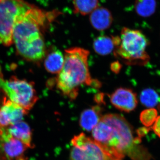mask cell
I'll use <instances>...</instances> for the list:
<instances>
[{
  "mask_svg": "<svg viewBox=\"0 0 160 160\" xmlns=\"http://www.w3.org/2000/svg\"><path fill=\"white\" fill-rule=\"evenodd\" d=\"M73 5L75 13L86 15L99 7L98 0H73Z\"/></svg>",
  "mask_w": 160,
  "mask_h": 160,
  "instance_id": "cell-16",
  "label": "cell"
},
{
  "mask_svg": "<svg viewBox=\"0 0 160 160\" xmlns=\"http://www.w3.org/2000/svg\"><path fill=\"white\" fill-rule=\"evenodd\" d=\"M120 39V44L114 51L116 57L129 65L144 66L149 62L150 58L146 51L149 41L142 32L125 27Z\"/></svg>",
  "mask_w": 160,
  "mask_h": 160,
  "instance_id": "cell-4",
  "label": "cell"
},
{
  "mask_svg": "<svg viewBox=\"0 0 160 160\" xmlns=\"http://www.w3.org/2000/svg\"><path fill=\"white\" fill-rule=\"evenodd\" d=\"M121 64L119 62H116L112 64L111 68L112 70L115 73H118L121 70Z\"/></svg>",
  "mask_w": 160,
  "mask_h": 160,
  "instance_id": "cell-21",
  "label": "cell"
},
{
  "mask_svg": "<svg viewBox=\"0 0 160 160\" xmlns=\"http://www.w3.org/2000/svg\"><path fill=\"white\" fill-rule=\"evenodd\" d=\"M150 129L146 128V127L139 128L137 131V133L138 136L140 138H142L144 135H145L148 133V132L149 131Z\"/></svg>",
  "mask_w": 160,
  "mask_h": 160,
  "instance_id": "cell-20",
  "label": "cell"
},
{
  "mask_svg": "<svg viewBox=\"0 0 160 160\" xmlns=\"http://www.w3.org/2000/svg\"><path fill=\"white\" fill-rule=\"evenodd\" d=\"M156 0H136L135 10L140 16L147 18L154 13L156 9Z\"/></svg>",
  "mask_w": 160,
  "mask_h": 160,
  "instance_id": "cell-15",
  "label": "cell"
},
{
  "mask_svg": "<svg viewBox=\"0 0 160 160\" xmlns=\"http://www.w3.org/2000/svg\"><path fill=\"white\" fill-rule=\"evenodd\" d=\"M88 50L73 47L65 50V62L57 78L58 89L65 96L74 100L83 85L99 87V81L92 79L88 66Z\"/></svg>",
  "mask_w": 160,
  "mask_h": 160,
  "instance_id": "cell-2",
  "label": "cell"
},
{
  "mask_svg": "<svg viewBox=\"0 0 160 160\" xmlns=\"http://www.w3.org/2000/svg\"><path fill=\"white\" fill-rule=\"evenodd\" d=\"M65 62V56L58 49H53L46 56L44 61V66L46 71L52 74H58L62 69Z\"/></svg>",
  "mask_w": 160,
  "mask_h": 160,
  "instance_id": "cell-14",
  "label": "cell"
},
{
  "mask_svg": "<svg viewBox=\"0 0 160 160\" xmlns=\"http://www.w3.org/2000/svg\"><path fill=\"white\" fill-rule=\"evenodd\" d=\"M158 108L159 110V111L160 112V103L159 104V105L158 107Z\"/></svg>",
  "mask_w": 160,
  "mask_h": 160,
  "instance_id": "cell-22",
  "label": "cell"
},
{
  "mask_svg": "<svg viewBox=\"0 0 160 160\" xmlns=\"http://www.w3.org/2000/svg\"><path fill=\"white\" fill-rule=\"evenodd\" d=\"M89 21L94 29L102 31L110 27L113 18L111 12L108 9L98 7L90 13Z\"/></svg>",
  "mask_w": 160,
  "mask_h": 160,
  "instance_id": "cell-11",
  "label": "cell"
},
{
  "mask_svg": "<svg viewBox=\"0 0 160 160\" xmlns=\"http://www.w3.org/2000/svg\"><path fill=\"white\" fill-rule=\"evenodd\" d=\"M56 13L47 12L33 6L18 18L13 27L12 40L18 53L31 62H39L46 56L42 30Z\"/></svg>",
  "mask_w": 160,
  "mask_h": 160,
  "instance_id": "cell-1",
  "label": "cell"
},
{
  "mask_svg": "<svg viewBox=\"0 0 160 160\" xmlns=\"http://www.w3.org/2000/svg\"><path fill=\"white\" fill-rule=\"evenodd\" d=\"M7 129L12 136L21 141L28 148H33L31 129L26 122L21 121L9 126Z\"/></svg>",
  "mask_w": 160,
  "mask_h": 160,
  "instance_id": "cell-12",
  "label": "cell"
},
{
  "mask_svg": "<svg viewBox=\"0 0 160 160\" xmlns=\"http://www.w3.org/2000/svg\"><path fill=\"white\" fill-rule=\"evenodd\" d=\"M33 6L24 0H0V44H12L16 21Z\"/></svg>",
  "mask_w": 160,
  "mask_h": 160,
  "instance_id": "cell-5",
  "label": "cell"
},
{
  "mask_svg": "<svg viewBox=\"0 0 160 160\" xmlns=\"http://www.w3.org/2000/svg\"><path fill=\"white\" fill-rule=\"evenodd\" d=\"M71 160H122L123 158L107 150L93 139L84 133L71 140Z\"/></svg>",
  "mask_w": 160,
  "mask_h": 160,
  "instance_id": "cell-7",
  "label": "cell"
},
{
  "mask_svg": "<svg viewBox=\"0 0 160 160\" xmlns=\"http://www.w3.org/2000/svg\"><path fill=\"white\" fill-rule=\"evenodd\" d=\"M140 101L143 105L147 107H155L160 103V98L154 89H144L141 92L140 96Z\"/></svg>",
  "mask_w": 160,
  "mask_h": 160,
  "instance_id": "cell-17",
  "label": "cell"
},
{
  "mask_svg": "<svg viewBox=\"0 0 160 160\" xmlns=\"http://www.w3.org/2000/svg\"><path fill=\"white\" fill-rule=\"evenodd\" d=\"M109 97L111 104L122 111L129 112L134 110L137 106V96L131 89L118 88Z\"/></svg>",
  "mask_w": 160,
  "mask_h": 160,
  "instance_id": "cell-9",
  "label": "cell"
},
{
  "mask_svg": "<svg viewBox=\"0 0 160 160\" xmlns=\"http://www.w3.org/2000/svg\"><path fill=\"white\" fill-rule=\"evenodd\" d=\"M158 112L153 108L146 109L141 113L140 119L141 122L146 127H149L154 124L157 119Z\"/></svg>",
  "mask_w": 160,
  "mask_h": 160,
  "instance_id": "cell-18",
  "label": "cell"
},
{
  "mask_svg": "<svg viewBox=\"0 0 160 160\" xmlns=\"http://www.w3.org/2000/svg\"><path fill=\"white\" fill-rule=\"evenodd\" d=\"M121 39L118 36H101L95 39L93 43V48L98 54L107 55L114 50L120 44Z\"/></svg>",
  "mask_w": 160,
  "mask_h": 160,
  "instance_id": "cell-13",
  "label": "cell"
},
{
  "mask_svg": "<svg viewBox=\"0 0 160 160\" xmlns=\"http://www.w3.org/2000/svg\"><path fill=\"white\" fill-rule=\"evenodd\" d=\"M102 118L111 127L110 139L104 148L122 158L126 155L132 160H151L148 150L141 145V138L134 137L133 128L125 118L113 113Z\"/></svg>",
  "mask_w": 160,
  "mask_h": 160,
  "instance_id": "cell-3",
  "label": "cell"
},
{
  "mask_svg": "<svg viewBox=\"0 0 160 160\" xmlns=\"http://www.w3.org/2000/svg\"><path fill=\"white\" fill-rule=\"evenodd\" d=\"M152 128L155 134L160 138V116L157 118Z\"/></svg>",
  "mask_w": 160,
  "mask_h": 160,
  "instance_id": "cell-19",
  "label": "cell"
},
{
  "mask_svg": "<svg viewBox=\"0 0 160 160\" xmlns=\"http://www.w3.org/2000/svg\"><path fill=\"white\" fill-rule=\"evenodd\" d=\"M28 111L12 102L5 99L0 107V128L8 127L22 121Z\"/></svg>",
  "mask_w": 160,
  "mask_h": 160,
  "instance_id": "cell-8",
  "label": "cell"
},
{
  "mask_svg": "<svg viewBox=\"0 0 160 160\" xmlns=\"http://www.w3.org/2000/svg\"><path fill=\"white\" fill-rule=\"evenodd\" d=\"M0 89L6 93L9 100L27 111L32 108L38 100L32 82L18 79L15 77L5 80L1 72Z\"/></svg>",
  "mask_w": 160,
  "mask_h": 160,
  "instance_id": "cell-6",
  "label": "cell"
},
{
  "mask_svg": "<svg viewBox=\"0 0 160 160\" xmlns=\"http://www.w3.org/2000/svg\"><path fill=\"white\" fill-rule=\"evenodd\" d=\"M102 108L97 105L82 112L79 119L80 126L86 131H92L102 118Z\"/></svg>",
  "mask_w": 160,
  "mask_h": 160,
  "instance_id": "cell-10",
  "label": "cell"
}]
</instances>
